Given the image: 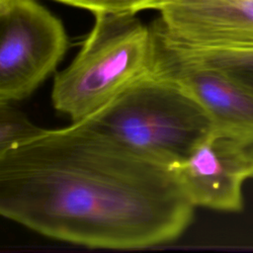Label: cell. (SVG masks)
<instances>
[{"instance_id":"6da1fadb","label":"cell","mask_w":253,"mask_h":253,"mask_svg":"<svg viewBox=\"0 0 253 253\" xmlns=\"http://www.w3.org/2000/svg\"><path fill=\"white\" fill-rule=\"evenodd\" d=\"M194 206L171 167L85 122L0 152V215L42 235L104 249L177 239Z\"/></svg>"},{"instance_id":"7a4b0ae2","label":"cell","mask_w":253,"mask_h":253,"mask_svg":"<svg viewBox=\"0 0 253 253\" xmlns=\"http://www.w3.org/2000/svg\"><path fill=\"white\" fill-rule=\"evenodd\" d=\"M83 122L169 167L212 128L206 111L185 88L151 71Z\"/></svg>"},{"instance_id":"3957f363","label":"cell","mask_w":253,"mask_h":253,"mask_svg":"<svg viewBox=\"0 0 253 253\" xmlns=\"http://www.w3.org/2000/svg\"><path fill=\"white\" fill-rule=\"evenodd\" d=\"M95 15L94 26L70 64L54 76L51 102L72 123L89 119L149 71V26L132 14Z\"/></svg>"},{"instance_id":"277c9868","label":"cell","mask_w":253,"mask_h":253,"mask_svg":"<svg viewBox=\"0 0 253 253\" xmlns=\"http://www.w3.org/2000/svg\"><path fill=\"white\" fill-rule=\"evenodd\" d=\"M68 47L60 20L35 0L0 4V101L32 95L56 69Z\"/></svg>"},{"instance_id":"5b68a950","label":"cell","mask_w":253,"mask_h":253,"mask_svg":"<svg viewBox=\"0 0 253 253\" xmlns=\"http://www.w3.org/2000/svg\"><path fill=\"white\" fill-rule=\"evenodd\" d=\"M171 168L194 207L240 211L243 185L253 179V142L212 127Z\"/></svg>"},{"instance_id":"8992f818","label":"cell","mask_w":253,"mask_h":253,"mask_svg":"<svg viewBox=\"0 0 253 253\" xmlns=\"http://www.w3.org/2000/svg\"><path fill=\"white\" fill-rule=\"evenodd\" d=\"M150 26L191 47L253 46V0H170Z\"/></svg>"},{"instance_id":"52a82bcc","label":"cell","mask_w":253,"mask_h":253,"mask_svg":"<svg viewBox=\"0 0 253 253\" xmlns=\"http://www.w3.org/2000/svg\"><path fill=\"white\" fill-rule=\"evenodd\" d=\"M149 71L185 88L210 117L212 127L253 142V90L230 74L170 62L152 54Z\"/></svg>"},{"instance_id":"ba28073f","label":"cell","mask_w":253,"mask_h":253,"mask_svg":"<svg viewBox=\"0 0 253 253\" xmlns=\"http://www.w3.org/2000/svg\"><path fill=\"white\" fill-rule=\"evenodd\" d=\"M153 55L177 64L227 73H253V46L191 47L170 42L149 26Z\"/></svg>"},{"instance_id":"9c48e42d","label":"cell","mask_w":253,"mask_h":253,"mask_svg":"<svg viewBox=\"0 0 253 253\" xmlns=\"http://www.w3.org/2000/svg\"><path fill=\"white\" fill-rule=\"evenodd\" d=\"M41 129L13 103L0 101V152Z\"/></svg>"},{"instance_id":"30bf717a","label":"cell","mask_w":253,"mask_h":253,"mask_svg":"<svg viewBox=\"0 0 253 253\" xmlns=\"http://www.w3.org/2000/svg\"><path fill=\"white\" fill-rule=\"evenodd\" d=\"M91 11L93 14H132L147 9L160 10L170 0H55Z\"/></svg>"},{"instance_id":"8fae6325","label":"cell","mask_w":253,"mask_h":253,"mask_svg":"<svg viewBox=\"0 0 253 253\" xmlns=\"http://www.w3.org/2000/svg\"><path fill=\"white\" fill-rule=\"evenodd\" d=\"M227 73V72H226ZM236 80L253 90V73H228Z\"/></svg>"},{"instance_id":"7c38bea8","label":"cell","mask_w":253,"mask_h":253,"mask_svg":"<svg viewBox=\"0 0 253 253\" xmlns=\"http://www.w3.org/2000/svg\"><path fill=\"white\" fill-rule=\"evenodd\" d=\"M3 1H4V0H0V4H1Z\"/></svg>"}]
</instances>
